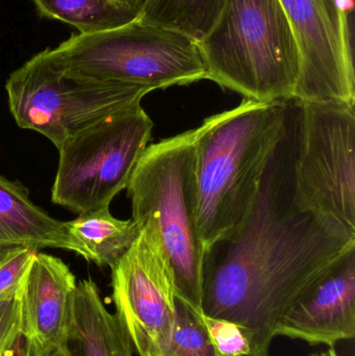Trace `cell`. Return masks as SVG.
I'll return each mask as SVG.
<instances>
[{
    "label": "cell",
    "mask_w": 355,
    "mask_h": 356,
    "mask_svg": "<svg viewBox=\"0 0 355 356\" xmlns=\"http://www.w3.org/2000/svg\"><path fill=\"white\" fill-rule=\"evenodd\" d=\"M298 106L287 122L243 223L204 252L202 313L239 325L249 356H269L275 328L298 297L340 257L355 234L294 199Z\"/></svg>",
    "instance_id": "1"
},
{
    "label": "cell",
    "mask_w": 355,
    "mask_h": 356,
    "mask_svg": "<svg viewBox=\"0 0 355 356\" xmlns=\"http://www.w3.org/2000/svg\"><path fill=\"white\" fill-rule=\"evenodd\" d=\"M289 102L243 99L204 119L196 137L197 224L204 248L247 217L285 131Z\"/></svg>",
    "instance_id": "2"
},
{
    "label": "cell",
    "mask_w": 355,
    "mask_h": 356,
    "mask_svg": "<svg viewBox=\"0 0 355 356\" xmlns=\"http://www.w3.org/2000/svg\"><path fill=\"white\" fill-rule=\"evenodd\" d=\"M198 46L208 79L220 87L252 102L293 100L300 54L279 0H226Z\"/></svg>",
    "instance_id": "3"
},
{
    "label": "cell",
    "mask_w": 355,
    "mask_h": 356,
    "mask_svg": "<svg viewBox=\"0 0 355 356\" xmlns=\"http://www.w3.org/2000/svg\"><path fill=\"white\" fill-rule=\"evenodd\" d=\"M197 127L147 147L129 186L133 217L151 222L174 274L177 297L201 311L204 248L197 224Z\"/></svg>",
    "instance_id": "4"
},
{
    "label": "cell",
    "mask_w": 355,
    "mask_h": 356,
    "mask_svg": "<svg viewBox=\"0 0 355 356\" xmlns=\"http://www.w3.org/2000/svg\"><path fill=\"white\" fill-rule=\"evenodd\" d=\"M52 52L70 74L151 91L208 79L197 41L138 17L114 29L72 35Z\"/></svg>",
    "instance_id": "5"
},
{
    "label": "cell",
    "mask_w": 355,
    "mask_h": 356,
    "mask_svg": "<svg viewBox=\"0 0 355 356\" xmlns=\"http://www.w3.org/2000/svg\"><path fill=\"white\" fill-rule=\"evenodd\" d=\"M6 90L17 125L38 131L56 148L90 125L141 106L142 99L152 92L143 86L70 74L51 48L10 73Z\"/></svg>",
    "instance_id": "6"
},
{
    "label": "cell",
    "mask_w": 355,
    "mask_h": 356,
    "mask_svg": "<svg viewBox=\"0 0 355 356\" xmlns=\"http://www.w3.org/2000/svg\"><path fill=\"white\" fill-rule=\"evenodd\" d=\"M152 122L141 106L106 117L67 139L60 148L51 201L72 213L110 207L129 186L149 146Z\"/></svg>",
    "instance_id": "7"
},
{
    "label": "cell",
    "mask_w": 355,
    "mask_h": 356,
    "mask_svg": "<svg viewBox=\"0 0 355 356\" xmlns=\"http://www.w3.org/2000/svg\"><path fill=\"white\" fill-rule=\"evenodd\" d=\"M297 104L296 204L355 234V108Z\"/></svg>",
    "instance_id": "8"
},
{
    "label": "cell",
    "mask_w": 355,
    "mask_h": 356,
    "mask_svg": "<svg viewBox=\"0 0 355 356\" xmlns=\"http://www.w3.org/2000/svg\"><path fill=\"white\" fill-rule=\"evenodd\" d=\"M279 1L299 49L300 72L294 102L355 108L352 0Z\"/></svg>",
    "instance_id": "9"
},
{
    "label": "cell",
    "mask_w": 355,
    "mask_h": 356,
    "mask_svg": "<svg viewBox=\"0 0 355 356\" xmlns=\"http://www.w3.org/2000/svg\"><path fill=\"white\" fill-rule=\"evenodd\" d=\"M116 316L140 356H158L176 318L174 274L151 222L112 268Z\"/></svg>",
    "instance_id": "10"
},
{
    "label": "cell",
    "mask_w": 355,
    "mask_h": 356,
    "mask_svg": "<svg viewBox=\"0 0 355 356\" xmlns=\"http://www.w3.org/2000/svg\"><path fill=\"white\" fill-rule=\"evenodd\" d=\"M275 336L333 347L355 336V248L340 257L285 314Z\"/></svg>",
    "instance_id": "11"
},
{
    "label": "cell",
    "mask_w": 355,
    "mask_h": 356,
    "mask_svg": "<svg viewBox=\"0 0 355 356\" xmlns=\"http://www.w3.org/2000/svg\"><path fill=\"white\" fill-rule=\"evenodd\" d=\"M77 282L58 257L37 252L21 284V336L44 344L68 346Z\"/></svg>",
    "instance_id": "12"
},
{
    "label": "cell",
    "mask_w": 355,
    "mask_h": 356,
    "mask_svg": "<svg viewBox=\"0 0 355 356\" xmlns=\"http://www.w3.org/2000/svg\"><path fill=\"white\" fill-rule=\"evenodd\" d=\"M22 247L35 251L65 249L76 253L65 222L35 205L19 180L0 175V259Z\"/></svg>",
    "instance_id": "13"
},
{
    "label": "cell",
    "mask_w": 355,
    "mask_h": 356,
    "mask_svg": "<svg viewBox=\"0 0 355 356\" xmlns=\"http://www.w3.org/2000/svg\"><path fill=\"white\" fill-rule=\"evenodd\" d=\"M69 348L74 356H133V344L91 280L77 282Z\"/></svg>",
    "instance_id": "14"
},
{
    "label": "cell",
    "mask_w": 355,
    "mask_h": 356,
    "mask_svg": "<svg viewBox=\"0 0 355 356\" xmlns=\"http://www.w3.org/2000/svg\"><path fill=\"white\" fill-rule=\"evenodd\" d=\"M65 225L76 254L99 267L110 268L131 248L142 229L135 220L115 218L110 207L81 213Z\"/></svg>",
    "instance_id": "15"
},
{
    "label": "cell",
    "mask_w": 355,
    "mask_h": 356,
    "mask_svg": "<svg viewBox=\"0 0 355 356\" xmlns=\"http://www.w3.org/2000/svg\"><path fill=\"white\" fill-rule=\"evenodd\" d=\"M226 0H146L138 18L201 40L222 13Z\"/></svg>",
    "instance_id": "16"
},
{
    "label": "cell",
    "mask_w": 355,
    "mask_h": 356,
    "mask_svg": "<svg viewBox=\"0 0 355 356\" xmlns=\"http://www.w3.org/2000/svg\"><path fill=\"white\" fill-rule=\"evenodd\" d=\"M40 14L74 27L79 33L120 26L137 18L117 0H33Z\"/></svg>",
    "instance_id": "17"
},
{
    "label": "cell",
    "mask_w": 355,
    "mask_h": 356,
    "mask_svg": "<svg viewBox=\"0 0 355 356\" xmlns=\"http://www.w3.org/2000/svg\"><path fill=\"white\" fill-rule=\"evenodd\" d=\"M158 356H219L198 312L177 297L176 318L168 344Z\"/></svg>",
    "instance_id": "18"
},
{
    "label": "cell",
    "mask_w": 355,
    "mask_h": 356,
    "mask_svg": "<svg viewBox=\"0 0 355 356\" xmlns=\"http://www.w3.org/2000/svg\"><path fill=\"white\" fill-rule=\"evenodd\" d=\"M208 334L219 356H249L250 343L244 330L233 322L202 313Z\"/></svg>",
    "instance_id": "19"
},
{
    "label": "cell",
    "mask_w": 355,
    "mask_h": 356,
    "mask_svg": "<svg viewBox=\"0 0 355 356\" xmlns=\"http://www.w3.org/2000/svg\"><path fill=\"white\" fill-rule=\"evenodd\" d=\"M37 252L39 251L22 247L0 259V302L18 294L25 274Z\"/></svg>",
    "instance_id": "20"
},
{
    "label": "cell",
    "mask_w": 355,
    "mask_h": 356,
    "mask_svg": "<svg viewBox=\"0 0 355 356\" xmlns=\"http://www.w3.org/2000/svg\"><path fill=\"white\" fill-rule=\"evenodd\" d=\"M21 338L20 298L18 293L13 298L0 302V356L12 355Z\"/></svg>",
    "instance_id": "21"
},
{
    "label": "cell",
    "mask_w": 355,
    "mask_h": 356,
    "mask_svg": "<svg viewBox=\"0 0 355 356\" xmlns=\"http://www.w3.org/2000/svg\"><path fill=\"white\" fill-rule=\"evenodd\" d=\"M12 356H74L69 346L44 344L21 338Z\"/></svg>",
    "instance_id": "22"
},
{
    "label": "cell",
    "mask_w": 355,
    "mask_h": 356,
    "mask_svg": "<svg viewBox=\"0 0 355 356\" xmlns=\"http://www.w3.org/2000/svg\"><path fill=\"white\" fill-rule=\"evenodd\" d=\"M117 1L122 4L127 10H131V12L139 15L142 8L145 4L146 0H117Z\"/></svg>",
    "instance_id": "23"
},
{
    "label": "cell",
    "mask_w": 355,
    "mask_h": 356,
    "mask_svg": "<svg viewBox=\"0 0 355 356\" xmlns=\"http://www.w3.org/2000/svg\"><path fill=\"white\" fill-rule=\"evenodd\" d=\"M311 356H339L338 355V353H336L335 349H333V347H331V349H329L327 351H324V353H315V355H312Z\"/></svg>",
    "instance_id": "24"
}]
</instances>
